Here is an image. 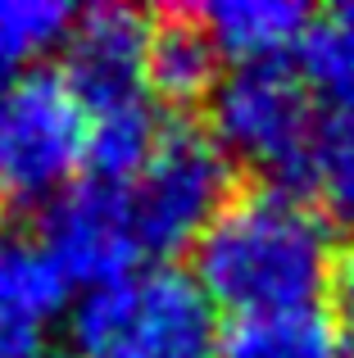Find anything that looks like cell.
I'll list each match as a JSON object with an SVG mask.
<instances>
[{
	"label": "cell",
	"mask_w": 354,
	"mask_h": 358,
	"mask_svg": "<svg viewBox=\"0 0 354 358\" xmlns=\"http://www.w3.org/2000/svg\"><path fill=\"white\" fill-rule=\"evenodd\" d=\"M300 78L337 114H354V5L313 14L300 41Z\"/></svg>",
	"instance_id": "7c38bea8"
},
{
	"label": "cell",
	"mask_w": 354,
	"mask_h": 358,
	"mask_svg": "<svg viewBox=\"0 0 354 358\" xmlns=\"http://www.w3.org/2000/svg\"><path fill=\"white\" fill-rule=\"evenodd\" d=\"M64 286L41 245L0 241V358L45 354V327L64 308Z\"/></svg>",
	"instance_id": "ba28073f"
},
{
	"label": "cell",
	"mask_w": 354,
	"mask_h": 358,
	"mask_svg": "<svg viewBox=\"0 0 354 358\" xmlns=\"http://www.w3.org/2000/svg\"><path fill=\"white\" fill-rule=\"evenodd\" d=\"M300 195H309L323 218L354 227V114H323L304 159Z\"/></svg>",
	"instance_id": "4fadbf2b"
},
{
	"label": "cell",
	"mask_w": 354,
	"mask_h": 358,
	"mask_svg": "<svg viewBox=\"0 0 354 358\" xmlns=\"http://www.w3.org/2000/svg\"><path fill=\"white\" fill-rule=\"evenodd\" d=\"M41 250L64 281L96 290L123 272L141 268V241H136L132 213H127L123 182H78L45 204Z\"/></svg>",
	"instance_id": "8992f818"
},
{
	"label": "cell",
	"mask_w": 354,
	"mask_h": 358,
	"mask_svg": "<svg viewBox=\"0 0 354 358\" xmlns=\"http://www.w3.org/2000/svg\"><path fill=\"white\" fill-rule=\"evenodd\" d=\"M213 45L241 64H268L286 50H300L313 23V9L300 0H227L200 9Z\"/></svg>",
	"instance_id": "30bf717a"
},
{
	"label": "cell",
	"mask_w": 354,
	"mask_h": 358,
	"mask_svg": "<svg viewBox=\"0 0 354 358\" xmlns=\"http://www.w3.org/2000/svg\"><path fill=\"white\" fill-rule=\"evenodd\" d=\"M141 254L195 250L218 209L232 200V164L222 145L195 122L160 131L150 159L123 182Z\"/></svg>",
	"instance_id": "3957f363"
},
{
	"label": "cell",
	"mask_w": 354,
	"mask_h": 358,
	"mask_svg": "<svg viewBox=\"0 0 354 358\" xmlns=\"http://www.w3.org/2000/svg\"><path fill=\"white\" fill-rule=\"evenodd\" d=\"M73 27V9L55 0H0V87L45 50L64 41Z\"/></svg>",
	"instance_id": "5bb4252c"
},
{
	"label": "cell",
	"mask_w": 354,
	"mask_h": 358,
	"mask_svg": "<svg viewBox=\"0 0 354 358\" xmlns=\"http://www.w3.org/2000/svg\"><path fill=\"white\" fill-rule=\"evenodd\" d=\"M209 118V136L222 145V155L264 168L273 186L300 191L304 159L318 131V109H313V91L295 69H286L282 59L236 64L213 87Z\"/></svg>",
	"instance_id": "277c9868"
},
{
	"label": "cell",
	"mask_w": 354,
	"mask_h": 358,
	"mask_svg": "<svg viewBox=\"0 0 354 358\" xmlns=\"http://www.w3.org/2000/svg\"><path fill=\"white\" fill-rule=\"evenodd\" d=\"M146 36L150 18L127 5H96L73 14L59 78L69 82L87 118L155 105L146 82Z\"/></svg>",
	"instance_id": "52a82bcc"
},
{
	"label": "cell",
	"mask_w": 354,
	"mask_h": 358,
	"mask_svg": "<svg viewBox=\"0 0 354 358\" xmlns=\"http://www.w3.org/2000/svg\"><path fill=\"white\" fill-rule=\"evenodd\" d=\"M78 358H218V308L177 263H141L87 290L69 317Z\"/></svg>",
	"instance_id": "7a4b0ae2"
},
{
	"label": "cell",
	"mask_w": 354,
	"mask_h": 358,
	"mask_svg": "<svg viewBox=\"0 0 354 358\" xmlns=\"http://www.w3.org/2000/svg\"><path fill=\"white\" fill-rule=\"evenodd\" d=\"M41 358H55V354H41Z\"/></svg>",
	"instance_id": "2e32d148"
},
{
	"label": "cell",
	"mask_w": 354,
	"mask_h": 358,
	"mask_svg": "<svg viewBox=\"0 0 354 358\" xmlns=\"http://www.w3.org/2000/svg\"><path fill=\"white\" fill-rule=\"evenodd\" d=\"M327 290H332V308H337L332 322H337L346 336H354V241L337 254V268H332V286Z\"/></svg>",
	"instance_id": "9a60e30c"
},
{
	"label": "cell",
	"mask_w": 354,
	"mask_h": 358,
	"mask_svg": "<svg viewBox=\"0 0 354 358\" xmlns=\"http://www.w3.org/2000/svg\"><path fill=\"white\" fill-rule=\"evenodd\" d=\"M222 50L213 45L200 9H160L146 36V82L169 105H200L222 82Z\"/></svg>",
	"instance_id": "9c48e42d"
},
{
	"label": "cell",
	"mask_w": 354,
	"mask_h": 358,
	"mask_svg": "<svg viewBox=\"0 0 354 358\" xmlns=\"http://www.w3.org/2000/svg\"><path fill=\"white\" fill-rule=\"evenodd\" d=\"M218 358H341V336L323 308L236 317L218 345Z\"/></svg>",
	"instance_id": "8fae6325"
},
{
	"label": "cell",
	"mask_w": 354,
	"mask_h": 358,
	"mask_svg": "<svg viewBox=\"0 0 354 358\" xmlns=\"http://www.w3.org/2000/svg\"><path fill=\"white\" fill-rule=\"evenodd\" d=\"M332 268V222L309 195L273 182L232 191L195 241V281L213 308H232L236 317L318 308Z\"/></svg>",
	"instance_id": "6da1fadb"
},
{
	"label": "cell",
	"mask_w": 354,
	"mask_h": 358,
	"mask_svg": "<svg viewBox=\"0 0 354 358\" xmlns=\"http://www.w3.org/2000/svg\"><path fill=\"white\" fill-rule=\"evenodd\" d=\"M87 164V114L59 73L27 69L0 87V204H50Z\"/></svg>",
	"instance_id": "5b68a950"
}]
</instances>
